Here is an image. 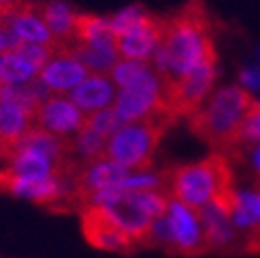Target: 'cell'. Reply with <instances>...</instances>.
I'll use <instances>...</instances> for the list:
<instances>
[{
  "instance_id": "cell-1",
  "label": "cell",
  "mask_w": 260,
  "mask_h": 258,
  "mask_svg": "<svg viewBox=\"0 0 260 258\" xmlns=\"http://www.w3.org/2000/svg\"><path fill=\"white\" fill-rule=\"evenodd\" d=\"M216 53L214 23L203 0H186L172 15H165V30L152 68L163 87L180 81L207 55Z\"/></svg>"
},
{
  "instance_id": "cell-2",
  "label": "cell",
  "mask_w": 260,
  "mask_h": 258,
  "mask_svg": "<svg viewBox=\"0 0 260 258\" xmlns=\"http://www.w3.org/2000/svg\"><path fill=\"white\" fill-rule=\"evenodd\" d=\"M167 192L192 210L214 203L231 214L237 195L231 157L212 152L205 159L167 170Z\"/></svg>"
},
{
  "instance_id": "cell-3",
  "label": "cell",
  "mask_w": 260,
  "mask_h": 258,
  "mask_svg": "<svg viewBox=\"0 0 260 258\" xmlns=\"http://www.w3.org/2000/svg\"><path fill=\"white\" fill-rule=\"evenodd\" d=\"M256 98L241 85L220 87L203 102V106L188 117V129L214 152L233 157L237 152V142L243 119Z\"/></svg>"
},
{
  "instance_id": "cell-4",
  "label": "cell",
  "mask_w": 260,
  "mask_h": 258,
  "mask_svg": "<svg viewBox=\"0 0 260 258\" xmlns=\"http://www.w3.org/2000/svg\"><path fill=\"white\" fill-rule=\"evenodd\" d=\"M170 195L165 190H125L108 188L93 195L87 205H95L110 220L123 229L129 237H134L140 248H144V239L152 222L167 212Z\"/></svg>"
},
{
  "instance_id": "cell-5",
  "label": "cell",
  "mask_w": 260,
  "mask_h": 258,
  "mask_svg": "<svg viewBox=\"0 0 260 258\" xmlns=\"http://www.w3.org/2000/svg\"><path fill=\"white\" fill-rule=\"evenodd\" d=\"M176 121L178 119L170 110L161 108L140 121L123 123L108 138L104 157L127 167L129 172H148L163 136Z\"/></svg>"
},
{
  "instance_id": "cell-6",
  "label": "cell",
  "mask_w": 260,
  "mask_h": 258,
  "mask_svg": "<svg viewBox=\"0 0 260 258\" xmlns=\"http://www.w3.org/2000/svg\"><path fill=\"white\" fill-rule=\"evenodd\" d=\"M218 76V53L207 55L180 81L163 87V104L176 119H188L212 95Z\"/></svg>"
},
{
  "instance_id": "cell-7",
  "label": "cell",
  "mask_w": 260,
  "mask_h": 258,
  "mask_svg": "<svg viewBox=\"0 0 260 258\" xmlns=\"http://www.w3.org/2000/svg\"><path fill=\"white\" fill-rule=\"evenodd\" d=\"M114 112L123 123H132L165 108L163 104V81L152 66L134 83L116 91L112 102Z\"/></svg>"
},
{
  "instance_id": "cell-8",
  "label": "cell",
  "mask_w": 260,
  "mask_h": 258,
  "mask_svg": "<svg viewBox=\"0 0 260 258\" xmlns=\"http://www.w3.org/2000/svg\"><path fill=\"white\" fill-rule=\"evenodd\" d=\"M165 222H167V231H170V254L201 256L205 252H210L197 210H192L182 201L170 197Z\"/></svg>"
},
{
  "instance_id": "cell-9",
  "label": "cell",
  "mask_w": 260,
  "mask_h": 258,
  "mask_svg": "<svg viewBox=\"0 0 260 258\" xmlns=\"http://www.w3.org/2000/svg\"><path fill=\"white\" fill-rule=\"evenodd\" d=\"M0 190L15 195L21 199H30L38 205L57 210L59 205H76L72 195V182L61 178H49V180H28L11 174L7 167L0 170Z\"/></svg>"
},
{
  "instance_id": "cell-10",
  "label": "cell",
  "mask_w": 260,
  "mask_h": 258,
  "mask_svg": "<svg viewBox=\"0 0 260 258\" xmlns=\"http://www.w3.org/2000/svg\"><path fill=\"white\" fill-rule=\"evenodd\" d=\"M81 229L85 239L98 250L132 254L140 248L134 237H129L95 205H87L81 210Z\"/></svg>"
},
{
  "instance_id": "cell-11",
  "label": "cell",
  "mask_w": 260,
  "mask_h": 258,
  "mask_svg": "<svg viewBox=\"0 0 260 258\" xmlns=\"http://www.w3.org/2000/svg\"><path fill=\"white\" fill-rule=\"evenodd\" d=\"M163 30H165V17L148 13L134 28H129L125 34L116 36V49H119L121 59L150 61L161 45Z\"/></svg>"
},
{
  "instance_id": "cell-12",
  "label": "cell",
  "mask_w": 260,
  "mask_h": 258,
  "mask_svg": "<svg viewBox=\"0 0 260 258\" xmlns=\"http://www.w3.org/2000/svg\"><path fill=\"white\" fill-rule=\"evenodd\" d=\"M85 123V114L76 108V104L66 95H49L41 108H38L34 125L45 129L49 134H55L59 138H70L79 134Z\"/></svg>"
},
{
  "instance_id": "cell-13",
  "label": "cell",
  "mask_w": 260,
  "mask_h": 258,
  "mask_svg": "<svg viewBox=\"0 0 260 258\" xmlns=\"http://www.w3.org/2000/svg\"><path fill=\"white\" fill-rule=\"evenodd\" d=\"M91 72L76 59L66 47H57L53 57H51L38 72L41 79L51 93L66 95L74 87H79Z\"/></svg>"
},
{
  "instance_id": "cell-14",
  "label": "cell",
  "mask_w": 260,
  "mask_h": 258,
  "mask_svg": "<svg viewBox=\"0 0 260 258\" xmlns=\"http://www.w3.org/2000/svg\"><path fill=\"white\" fill-rule=\"evenodd\" d=\"M66 49L91 74H110V70L116 66V61L121 59L119 49H116V36L112 32L87 43H74Z\"/></svg>"
},
{
  "instance_id": "cell-15",
  "label": "cell",
  "mask_w": 260,
  "mask_h": 258,
  "mask_svg": "<svg viewBox=\"0 0 260 258\" xmlns=\"http://www.w3.org/2000/svg\"><path fill=\"white\" fill-rule=\"evenodd\" d=\"M36 11L41 19L45 21L47 30L53 36L57 47H70L74 41V28H76V11L66 0H43L36 3Z\"/></svg>"
},
{
  "instance_id": "cell-16",
  "label": "cell",
  "mask_w": 260,
  "mask_h": 258,
  "mask_svg": "<svg viewBox=\"0 0 260 258\" xmlns=\"http://www.w3.org/2000/svg\"><path fill=\"white\" fill-rule=\"evenodd\" d=\"M68 98L83 114H89L112 106L116 98V89L108 74H89L79 87L72 89Z\"/></svg>"
},
{
  "instance_id": "cell-17",
  "label": "cell",
  "mask_w": 260,
  "mask_h": 258,
  "mask_svg": "<svg viewBox=\"0 0 260 258\" xmlns=\"http://www.w3.org/2000/svg\"><path fill=\"white\" fill-rule=\"evenodd\" d=\"M201 224H203V233H205V241H207V250H231L237 243V229L231 220V214L218 205L210 203L205 208L197 210Z\"/></svg>"
},
{
  "instance_id": "cell-18",
  "label": "cell",
  "mask_w": 260,
  "mask_h": 258,
  "mask_svg": "<svg viewBox=\"0 0 260 258\" xmlns=\"http://www.w3.org/2000/svg\"><path fill=\"white\" fill-rule=\"evenodd\" d=\"M7 28L13 32V36L19 43H32V45H51L57 47L51 32L47 30L45 21L41 19L36 11V3L23 11H17L7 17Z\"/></svg>"
},
{
  "instance_id": "cell-19",
  "label": "cell",
  "mask_w": 260,
  "mask_h": 258,
  "mask_svg": "<svg viewBox=\"0 0 260 258\" xmlns=\"http://www.w3.org/2000/svg\"><path fill=\"white\" fill-rule=\"evenodd\" d=\"M7 161H9L7 170L19 178H28V180L57 178V167L45 154L36 152L32 148H11Z\"/></svg>"
},
{
  "instance_id": "cell-20",
  "label": "cell",
  "mask_w": 260,
  "mask_h": 258,
  "mask_svg": "<svg viewBox=\"0 0 260 258\" xmlns=\"http://www.w3.org/2000/svg\"><path fill=\"white\" fill-rule=\"evenodd\" d=\"M231 220L237 231H245V233H252L260 227V184L241 190L237 188Z\"/></svg>"
},
{
  "instance_id": "cell-21",
  "label": "cell",
  "mask_w": 260,
  "mask_h": 258,
  "mask_svg": "<svg viewBox=\"0 0 260 258\" xmlns=\"http://www.w3.org/2000/svg\"><path fill=\"white\" fill-rule=\"evenodd\" d=\"M30 127H34L32 114H28L15 104H11L9 100L0 98V140L7 144L9 152Z\"/></svg>"
},
{
  "instance_id": "cell-22",
  "label": "cell",
  "mask_w": 260,
  "mask_h": 258,
  "mask_svg": "<svg viewBox=\"0 0 260 258\" xmlns=\"http://www.w3.org/2000/svg\"><path fill=\"white\" fill-rule=\"evenodd\" d=\"M106 144H108V138L102 136L93 129H89L83 125V129L79 134H74L70 138V146H72V161L76 165H87V163H93L104 159L106 154Z\"/></svg>"
},
{
  "instance_id": "cell-23",
  "label": "cell",
  "mask_w": 260,
  "mask_h": 258,
  "mask_svg": "<svg viewBox=\"0 0 260 258\" xmlns=\"http://www.w3.org/2000/svg\"><path fill=\"white\" fill-rule=\"evenodd\" d=\"M34 76H38V70L19 57L15 51H7L0 55V83L3 85H23L30 83Z\"/></svg>"
},
{
  "instance_id": "cell-24",
  "label": "cell",
  "mask_w": 260,
  "mask_h": 258,
  "mask_svg": "<svg viewBox=\"0 0 260 258\" xmlns=\"http://www.w3.org/2000/svg\"><path fill=\"white\" fill-rule=\"evenodd\" d=\"M148 13H150V11H148L144 5L134 3V5H129V7L121 9V11L112 13V15H108L106 21H108L110 32H112L114 36H121V34H125L129 28H134L136 23H140L142 19L148 15Z\"/></svg>"
},
{
  "instance_id": "cell-25",
  "label": "cell",
  "mask_w": 260,
  "mask_h": 258,
  "mask_svg": "<svg viewBox=\"0 0 260 258\" xmlns=\"http://www.w3.org/2000/svg\"><path fill=\"white\" fill-rule=\"evenodd\" d=\"M152 66L150 61H144V59H119L116 66L110 70V81L114 83V87H127L129 83H134L138 76H142L148 68Z\"/></svg>"
},
{
  "instance_id": "cell-26",
  "label": "cell",
  "mask_w": 260,
  "mask_h": 258,
  "mask_svg": "<svg viewBox=\"0 0 260 258\" xmlns=\"http://www.w3.org/2000/svg\"><path fill=\"white\" fill-rule=\"evenodd\" d=\"M83 125L89 127V129H93V132H98V134H102V136L110 138L116 129L123 125V121L119 119V114L114 112V108L108 106V108H102V110L85 114V123Z\"/></svg>"
},
{
  "instance_id": "cell-27",
  "label": "cell",
  "mask_w": 260,
  "mask_h": 258,
  "mask_svg": "<svg viewBox=\"0 0 260 258\" xmlns=\"http://www.w3.org/2000/svg\"><path fill=\"white\" fill-rule=\"evenodd\" d=\"M260 144V100H256L250 106L248 114L243 119L241 132H239V142H237V150L256 146Z\"/></svg>"
},
{
  "instance_id": "cell-28",
  "label": "cell",
  "mask_w": 260,
  "mask_h": 258,
  "mask_svg": "<svg viewBox=\"0 0 260 258\" xmlns=\"http://www.w3.org/2000/svg\"><path fill=\"white\" fill-rule=\"evenodd\" d=\"M57 47H51V45H32V43H19L15 49V53L19 57H23L25 61L30 63L32 68H36L38 72H41V68L45 66V63L53 57Z\"/></svg>"
},
{
  "instance_id": "cell-29",
  "label": "cell",
  "mask_w": 260,
  "mask_h": 258,
  "mask_svg": "<svg viewBox=\"0 0 260 258\" xmlns=\"http://www.w3.org/2000/svg\"><path fill=\"white\" fill-rule=\"evenodd\" d=\"M239 85L254 95V91H260V66H250L239 72Z\"/></svg>"
},
{
  "instance_id": "cell-30",
  "label": "cell",
  "mask_w": 260,
  "mask_h": 258,
  "mask_svg": "<svg viewBox=\"0 0 260 258\" xmlns=\"http://www.w3.org/2000/svg\"><path fill=\"white\" fill-rule=\"evenodd\" d=\"M237 152H245V154H248L250 170H252V174H254V178H256V184H260V144L241 148V150H237ZM237 152H235V154H237ZM235 154H233V157H235Z\"/></svg>"
},
{
  "instance_id": "cell-31",
  "label": "cell",
  "mask_w": 260,
  "mask_h": 258,
  "mask_svg": "<svg viewBox=\"0 0 260 258\" xmlns=\"http://www.w3.org/2000/svg\"><path fill=\"white\" fill-rule=\"evenodd\" d=\"M34 3L36 0H0V13H3L5 17H9V15H13V13L32 7Z\"/></svg>"
},
{
  "instance_id": "cell-32",
  "label": "cell",
  "mask_w": 260,
  "mask_h": 258,
  "mask_svg": "<svg viewBox=\"0 0 260 258\" xmlns=\"http://www.w3.org/2000/svg\"><path fill=\"white\" fill-rule=\"evenodd\" d=\"M0 159H9V148L3 140H0Z\"/></svg>"
},
{
  "instance_id": "cell-33",
  "label": "cell",
  "mask_w": 260,
  "mask_h": 258,
  "mask_svg": "<svg viewBox=\"0 0 260 258\" xmlns=\"http://www.w3.org/2000/svg\"><path fill=\"white\" fill-rule=\"evenodd\" d=\"M5 25H7V17L3 15V13H0V30H3V28H5Z\"/></svg>"
}]
</instances>
